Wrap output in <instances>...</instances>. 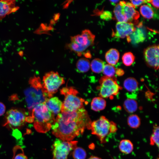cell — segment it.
<instances>
[{
    "mask_svg": "<svg viewBox=\"0 0 159 159\" xmlns=\"http://www.w3.org/2000/svg\"><path fill=\"white\" fill-rule=\"evenodd\" d=\"M130 3L135 7L139 6L147 2V0H130Z\"/></svg>",
    "mask_w": 159,
    "mask_h": 159,
    "instance_id": "4dcf8cb0",
    "label": "cell"
},
{
    "mask_svg": "<svg viewBox=\"0 0 159 159\" xmlns=\"http://www.w3.org/2000/svg\"><path fill=\"white\" fill-rule=\"evenodd\" d=\"M114 13L115 17L118 22H127V19L123 14L122 6L119 3L115 6Z\"/></svg>",
    "mask_w": 159,
    "mask_h": 159,
    "instance_id": "cb8c5ba5",
    "label": "cell"
},
{
    "mask_svg": "<svg viewBox=\"0 0 159 159\" xmlns=\"http://www.w3.org/2000/svg\"><path fill=\"white\" fill-rule=\"evenodd\" d=\"M65 82L64 78L57 72L51 71L46 73L43 79V87L50 97Z\"/></svg>",
    "mask_w": 159,
    "mask_h": 159,
    "instance_id": "52a82bcc",
    "label": "cell"
},
{
    "mask_svg": "<svg viewBox=\"0 0 159 159\" xmlns=\"http://www.w3.org/2000/svg\"><path fill=\"white\" fill-rule=\"evenodd\" d=\"M140 11L141 15L145 19H150L154 16V11L152 7L149 5H142L140 7Z\"/></svg>",
    "mask_w": 159,
    "mask_h": 159,
    "instance_id": "44dd1931",
    "label": "cell"
},
{
    "mask_svg": "<svg viewBox=\"0 0 159 159\" xmlns=\"http://www.w3.org/2000/svg\"><path fill=\"white\" fill-rule=\"evenodd\" d=\"M33 117L35 129L42 133L49 131L55 120L54 115L48 109L44 103L35 106L33 109Z\"/></svg>",
    "mask_w": 159,
    "mask_h": 159,
    "instance_id": "7a4b0ae2",
    "label": "cell"
},
{
    "mask_svg": "<svg viewBox=\"0 0 159 159\" xmlns=\"http://www.w3.org/2000/svg\"><path fill=\"white\" fill-rule=\"evenodd\" d=\"M123 85L125 89L129 92L135 91L138 87V82L134 78L129 77L124 82Z\"/></svg>",
    "mask_w": 159,
    "mask_h": 159,
    "instance_id": "d6986e66",
    "label": "cell"
},
{
    "mask_svg": "<svg viewBox=\"0 0 159 159\" xmlns=\"http://www.w3.org/2000/svg\"><path fill=\"white\" fill-rule=\"evenodd\" d=\"M119 148L120 151L125 154H129L133 151V145L130 140L123 139L120 142Z\"/></svg>",
    "mask_w": 159,
    "mask_h": 159,
    "instance_id": "ac0fdd59",
    "label": "cell"
},
{
    "mask_svg": "<svg viewBox=\"0 0 159 159\" xmlns=\"http://www.w3.org/2000/svg\"><path fill=\"white\" fill-rule=\"evenodd\" d=\"M135 57L131 52L125 53L122 56V59L123 64L125 66H129L131 65L134 62Z\"/></svg>",
    "mask_w": 159,
    "mask_h": 159,
    "instance_id": "4316f807",
    "label": "cell"
},
{
    "mask_svg": "<svg viewBox=\"0 0 159 159\" xmlns=\"http://www.w3.org/2000/svg\"><path fill=\"white\" fill-rule=\"evenodd\" d=\"M60 93L64 96L61 112L75 111L84 107L85 100L77 95L78 92L75 89L65 87L61 90Z\"/></svg>",
    "mask_w": 159,
    "mask_h": 159,
    "instance_id": "5b68a950",
    "label": "cell"
},
{
    "mask_svg": "<svg viewBox=\"0 0 159 159\" xmlns=\"http://www.w3.org/2000/svg\"><path fill=\"white\" fill-rule=\"evenodd\" d=\"M100 18L104 20L109 21L112 19V13L109 11H103L100 15Z\"/></svg>",
    "mask_w": 159,
    "mask_h": 159,
    "instance_id": "f546056e",
    "label": "cell"
},
{
    "mask_svg": "<svg viewBox=\"0 0 159 159\" xmlns=\"http://www.w3.org/2000/svg\"><path fill=\"white\" fill-rule=\"evenodd\" d=\"M90 66L89 61L84 58H82L79 59L76 64L77 70L80 72H87L89 70Z\"/></svg>",
    "mask_w": 159,
    "mask_h": 159,
    "instance_id": "7402d4cb",
    "label": "cell"
},
{
    "mask_svg": "<svg viewBox=\"0 0 159 159\" xmlns=\"http://www.w3.org/2000/svg\"><path fill=\"white\" fill-rule=\"evenodd\" d=\"M92 121L84 107L72 111L61 112L55 118L52 134L62 140L69 141L90 130Z\"/></svg>",
    "mask_w": 159,
    "mask_h": 159,
    "instance_id": "6da1fadb",
    "label": "cell"
},
{
    "mask_svg": "<svg viewBox=\"0 0 159 159\" xmlns=\"http://www.w3.org/2000/svg\"><path fill=\"white\" fill-rule=\"evenodd\" d=\"M90 129L92 133L97 137L101 143L106 142V138L110 134L116 132V124L110 121L104 116L92 122Z\"/></svg>",
    "mask_w": 159,
    "mask_h": 159,
    "instance_id": "3957f363",
    "label": "cell"
},
{
    "mask_svg": "<svg viewBox=\"0 0 159 159\" xmlns=\"http://www.w3.org/2000/svg\"><path fill=\"white\" fill-rule=\"evenodd\" d=\"M147 2L150 3L153 6L157 9L159 8V0H147Z\"/></svg>",
    "mask_w": 159,
    "mask_h": 159,
    "instance_id": "1f68e13d",
    "label": "cell"
},
{
    "mask_svg": "<svg viewBox=\"0 0 159 159\" xmlns=\"http://www.w3.org/2000/svg\"><path fill=\"white\" fill-rule=\"evenodd\" d=\"M116 71V69L113 66L107 64L104 65L102 72L105 76L112 77L114 76Z\"/></svg>",
    "mask_w": 159,
    "mask_h": 159,
    "instance_id": "83f0119b",
    "label": "cell"
},
{
    "mask_svg": "<svg viewBox=\"0 0 159 159\" xmlns=\"http://www.w3.org/2000/svg\"><path fill=\"white\" fill-rule=\"evenodd\" d=\"M144 56L147 65L155 70L159 68V46L153 45L146 48Z\"/></svg>",
    "mask_w": 159,
    "mask_h": 159,
    "instance_id": "30bf717a",
    "label": "cell"
},
{
    "mask_svg": "<svg viewBox=\"0 0 159 159\" xmlns=\"http://www.w3.org/2000/svg\"><path fill=\"white\" fill-rule=\"evenodd\" d=\"M88 159H101L100 158L96 156H91Z\"/></svg>",
    "mask_w": 159,
    "mask_h": 159,
    "instance_id": "8d00e7d4",
    "label": "cell"
},
{
    "mask_svg": "<svg viewBox=\"0 0 159 159\" xmlns=\"http://www.w3.org/2000/svg\"><path fill=\"white\" fill-rule=\"evenodd\" d=\"M124 107L125 110L129 113H132L135 112L138 109V103L134 99L128 98L124 103Z\"/></svg>",
    "mask_w": 159,
    "mask_h": 159,
    "instance_id": "ffe728a7",
    "label": "cell"
},
{
    "mask_svg": "<svg viewBox=\"0 0 159 159\" xmlns=\"http://www.w3.org/2000/svg\"><path fill=\"white\" fill-rule=\"evenodd\" d=\"M119 4L122 6L123 13L127 22L133 24L138 22L137 20L139 17L140 14L135 9V7L130 2L124 1H120Z\"/></svg>",
    "mask_w": 159,
    "mask_h": 159,
    "instance_id": "7c38bea8",
    "label": "cell"
},
{
    "mask_svg": "<svg viewBox=\"0 0 159 159\" xmlns=\"http://www.w3.org/2000/svg\"><path fill=\"white\" fill-rule=\"evenodd\" d=\"M95 37L90 30L85 29L81 34L71 37V42L67 45V47L80 56L88 47L93 44Z\"/></svg>",
    "mask_w": 159,
    "mask_h": 159,
    "instance_id": "277c9868",
    "label": "cell"
},
{
    "mask_svg": "<svg viewBox=\"0 0 159 159\" xmlns=\"http://www.w3.org/2000/svg\"><path fill=\"white\" fill-rule=\"evenodd\" d=\"M5 107L4 105L0 102V116L2 115L5 111Z\"/></svg>",
    "mask_w": 159,
    "mask_h": 159,
    "instance_id": "836d02e7",
    "label": "cell"
},
{
    "mask_svg": "<svg viewBox=\"0 0 159 159\" xmlns=\"http://www.w3.org/2000/svg\"><path fill=\"white\" fill-rule=\"evenodd\" d=\"M99 83V95L103 98L112 99L114 96L117 95L121 89L115 76L112 77L103 76L100 78Z\"/></svg>",
    "mask_w": 159,
    "mask_h": 159,
    "instance_id": "8992f818",
    "label": "cell"
},
{
    "mask_svg": "<svg viewBox=\"0 0 159 159\" xmlns=\"http://www.w3.org/2000/svg\"><path fill=\"white\" fill-rule=\"evenodd\" d=\"M124 73V71L122 69L118 68L116 69L115 73L118 76L122 75Z\"/></svg>",
    "mask_w": 159,
    "mask_h": 159,
    "instance_id": "e575fe53",
    "label": "cell"
},
{
    "mask_svg": "<svg viewBox=\"0 0 159 159\" xmlns=\"http://www.w3.org/2000/svg\"><path fill=\"white\" fill-rule=\"evenodd\" d=\"M120 57L118 51L115 49H111L106 53L105 59L108 64L114 65L118 62Z\"/></svg>",
    "mask_w": 159,
    "mask_h": 159,
    "instance_id": "2e32d148",
    "label": "cell"
},
{
    "mask_svg": "<svg viewBox=\"0 0 159 159\" xmlns=\"http://www.w3.org/2000/svg\"><path fill=\"white\" fill-rule=\"evenodd\" d=\"M91 108L95 111H99L104 110L106 106L105 100L100 97H95L92 99L91 104Z\"/></svg>",
    "mask_w": 159,
    "mask_h": 159,
    "instance_id": "e0dca14e",
    "label": "cell"
},
{
    "mask_svg": "<svg viewBox=\"0 0 159 159\" xmlns=\"http://www.w3.org/2000/svg\"><path fill=\"white\" fill-rule=\"evenodd\" d=\"M74 150L73 156L74 159H85L86 153L83 149L80 147H76Z\"/></svg>",
    "mask_w": 159,
    "mask_h": 159,
    "instance_id": "f1b7e54d",
    "label": "cell"
},
{
    "mask_svg": "<svg viewBox=\"0 0 159 159\" xmlns=\"http://www.w3.org/2000/svg\"><path fill=\"white\" fill-rule=\"evenodd\" d=\"M19 7L14 0L0 1V20L12 13L17 11Z\"/></svg>",
    "mask_w": 159,
    "mask_h": 159,
    "instance_id": "4fadbf2b",
    "label": "cell"
},
{
    "mask_svg": "<svg viewBox=\"0 0 159 159\" xmlns=\"http://www.w3.org/2000/svg\"><path fill=\"white\" fill-rule=\"evenodd\" d=\"M127 122L128 125L131 128L137 129L140 125V120L137 115L133 114L129 116L127 118Z\"/></svg>",
    "mask_w": 159,
    "mask_h": 159,
    "instance_id": "d4e9b609",
    "label": "cell"
},
{
    "mask_svg": "<svg viewBox=\"0 0 159 159\" xmlns=\"http://www.w3.org/2000/svg\"><path fill=\"white\" fill-rule=\"evenodd\" d=\"M110 1L112 3V4L114 5L116 3H117L120 1L119 0H110Z\"/></svg>",
    "mask_w": 159,
    "mask_h": 159,
    "instance_id": "d590c367",
    "label": "cell"
},
{
    "mask_svg": "<svg viewBox=\"0 0 159 159\" xmlns=\"http://www.w3.org/2000/svg\"><path fill=\"white\" fill-rule=\"evenodd\" d=\"M104 65V62L101 59L98 58L93 59L90 65L92 71L97 73H99L102 72Z\"/></svg>",
    "mask_w": 159,
    "mask_h": 159,
    "instance_id": "603a6c76",
    "label": "cell"
},
{
    "mask_svg": "<svg viewBox=\"0 0 159 159\" xmlns=\"http://www.w3.org/2000/svg\"><path fill=\"white\" fill-rule=\"evenodd\" d=\"M44 103L48 109L54 115L58 114L61 111L62 102L57 97L48 98Z\"/></svg>",
    "mask_w": 159,
    "mask_h": 159,
    "instance_id": "5bb4252c",
    "label": "cell"
},
{
    "mask_svg": "<svg viewBox=\"0 0 159 159\" xmlns=\"http://www.w3.org/2000/svg\"><path fill=\"white\" fill-rule=\"evenodd\" d=\"M6 123L12 128L21 127L25 123L26 116L25 113L17 109H11L6 113Z\"/></svg>",
    "mask_w": 159,
    "mask_h": 159,
    "instance_id": "9c48e42d",
    "label": "cell"
},
{
    "mask_svg": "<svg viewBox=\"0 0 159 159\" xmlns=\"http://www.w3.org/2000/svg\"><path fill=\"white\" fill-rule=\"evenodd\" d=\"M159 127L155 125L153 127V132L150 136V144L152 145H156L159 147Z\"/></svg>",
    "mask_w": 159,
    "mask_h": 159,
    "instance_id": "484cf974",
    "label": "cell"
},
{
    "mask_svg": "<svg viewBox=\"0 0 159 159\" xmlns=\"http://www.w3.org/2000/svg\"><path fill=\"white\" fill-rule=\"evenodd\" d=\"M78 142L76 141H65L59 139H56L52 146V159H67L71 151L77 147Z\"/></svg>",
    "mask_w": 159,
    "mask_h": 159,
    "instance_id": "ba28073f",
    "label": "cell"
},
{
    "mask_svg": "<svg viewBox=\"0 0 159 159\" xmlns=\"http://www.w3.org/2000/svg\"><path fill=\"white\" fill-rule=\"evenodd\" d=\"M14 159H28V158L24 154L20 153L16 155Z\"/></svg>",
    "mask_w": 159,
    "mask_h": 159,
    "instance_id": "d6a6232c",
    "label": "cell"
},
{
    "mask_svg": "<svg viewBox=\"0 0 159 159\" xmlns=\"http://www.w3.org/2000/svg\"><path fill=\"white\" fill-rule=\"evenodd\" d=\"M115 27V32L112 33V35L121 38L127 37L136 29L134 24L129 22H118Z\"/></svg>",
    "mask_w": 159,
    "mask_h": 159,
    "instance_id": "8fae6325",
    "label": "cell"
},
{
    "mask_svg": "<svg viewBox=\"0 0 159 159\" xmlns=\"http://www.w3.org/2000/svg\"><path fill=\"white\" fill-rule=\"evenodd\" d=\"M142 24H140L135 30L127 38L128 42H131L134 44L143 42L145 39V34L141 28Z\"/></svg>",
    "mask_w": 159,
    "mask_h": 159,
    "instance_id": "9a60e30c",
    "label": "cell"
}]
</instances>
